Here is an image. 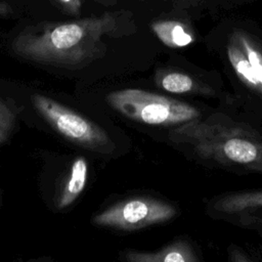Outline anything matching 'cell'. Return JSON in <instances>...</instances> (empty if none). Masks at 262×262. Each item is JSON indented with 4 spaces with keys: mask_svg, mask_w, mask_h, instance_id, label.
Instances as JSON below:
<instances>
[{
    "mask_svg": "<svg viewBox=\"0 0 262 262\" xmlns=\"http://www.w3.org/2000/svg\"><path fill=\"white\" fill-rule=\"evenodd\" d=\"M168 141L193 163L237 175H262V125L225 108L169 127Z\"/></svg>",
    "mask_w": 262,
    "mask_h": 262,
    "instance_id": "6da1fadb",
    "label": "cell"
},
{
    "mask_svg": "<svg viewBox=\"0 0 262 262\" xmlns=\"http://www.w3.org/2000/svg\"><path fill=\"white\" fill-rule=\"evenodd\" d=\"M119 13L104 12L72 21L46 23L30 27L12 41L13 51L29 60L57 67H79L103 55L105 36L125 30Z\"/></svg>",
    "mask_w": 262,
    "mask_h": 262,
    "instance_id": "7a4b0ae2",
    "label": "cell"
},
{
    "mask_svg": "<svg viewBox=\"0 0 262 262\" xmlns=\"http://www.w3.org/2000/svg\"><path fill=\"white\" fill-rule=\"evenodd\" d=\"M220 60L230 88L225 108L262 125V42L246 31L234 30Z\"/></svg>",
    "mask_w": 262,
    "mask_h": 262,
    "instance_id": "3957f363",
    "label": "cell"
},
{
    "mask_svg": "<svg viewBox=\"0 0 262 262\" xmlns=\"http://www.w3.org/2000/svg\"><path fill=\"white\" fill-rule=\"evenodd\" d=\"M106 101L133 121L167 128L202 118L214 108L135 88L114 91Z\"/></svg>",
    "mask_w": 262,
    "mask_h": 262,
    "instance_id": "277c9868",
    "label": "cell"
},
{
    "mask_svg": "<svg viewBox=\"0 0 262 262\" xmlns=\"http://www.w3.org/2000/svg\"><path fill=\"white\" fill-rule=\"evenodd\" d=\"M31 99L39 114L68 140L100 154H111L115 149L107 133L82 115L41 94H33Z\"/></svg>",
    "mask_w": 262,
    "mask_h": 262,
    "instance_id": "5b68a950",
    "label": "cell"
},
{
    "mask_svg": "<svg viewBox=\"0 0 262 262\" xmlns=\"http://www.w3.org/2000/svg\"><path fill=\"white\" fill-rule=\"evenodd\" d=\"M177 214V208L171 203L145 195L132 196L100 212L92 222L121 230H137L168 222Z\"/></svg>",
    "mask_w": 262,
    "mask_h": 262,
    "instance_id": "8992f818",
    "label": "cell"
},
{
    "mask_svg": "<svg viewBox=\"0 0 262 262\" xmlns=\"http://www.w3.org/2000/svg\"><path fill=\"white\" fill-rule=\"evenodd\" d=\"M205 214L243 228L262 230V188L225 191L208 199Z\"/></svg>",
    "mask_w": 262,
    "mask_h": 262,
    "instance_id": "52a82bcc",
    "label": "cell"
},
{
    "mask_svg": "<svg viewBox=\"0 0 262 262\" xmlns=\"http://www.w3.org/2000/svg\"><path fill=\"white\" fill-rule=\"evenodd\" d=\"M156 84L162 90L176 94L201 98H216L222 106L228 103V91L224 87L221 75L205 70L161 69L156 74Z\"/></svg>",
    "mask_w": 262,
    "mask_h": 262,
    "instance_id": "ba28073f",
    "label": "cell"
},
{
    "mask_svg": "<svg viewBox=\"0 0 262 262\" xmlns=\"http://www.w3.org/2000/svg\"><path fill=\"white\" fill-rule=\"evenodd\" d=\"M125 259L130 262H200L198 247L187 238H178L156 252L129 251Z\"/></svg>",
    "mask_w": 262,
    "mask_h": 262,
    "instance_id": "9c48e42d",
    "label": "cell"
},
{
    "mask_svg": "<svg viewBox=\"0 0 262 262\" xmlns=\"http://www.w3.org/2000/svg\"><path fill=\"white\" fill-rule=\"evenodd\" d=\"M151 30L159 40L170 48H182L194 42L191 30L179 20H158L151 24Z\"/></svg>",
    "mask_w": 262,
    "mask_h": 262,
    "instance_id": "30bf717a",
    "label": "cell"
},
{
    "mask_svg": "<svg viewBox=\"0 0 262 262\" xmlns=\"http://www.w3.org/2000/svg\"><path fill=\"white\" fill-rule=\"evenodd\" d=\"M88 163L85 158H77L71 167L69 178L59 195L57 206L59 209H64L72 205L84 190L87 183Z\"/></svg>",
    "mask_w": 262,
    "mask_h": 262,
    "instance_id": "8fae6325",
    "label": "cell"
},
{
    "mask_svg": "<svg viewBox=\"0 0 262 262\" xmlns=\"http://www.w3.org/2000/svg\"><path fill=\"white\" fill-rule=\"evenodd\" d=\"M15 118L16 114L13 108L0 98V144L7 139L8 135L12 131Z\"/></svg>",
    "mask_w": 262,
    "mask_h": 262,
    "instance_id": "7c38bea8",
    "label": "cell"
},
{
    "mask_svg": "<svg viewBox=\"0 0 262 262\" xmlns=\"http://www.w3.org/2000/svg\"><path fill=\"white\" fill-rule=\"evenodd\" d=\"M228 260L232 262H248L253 261L251 257L248 256V254L236 246H229L228 248Z\"/></svg>",
    "mask_w": 262,
    "mask_h": 262,
    "instance_id": "4fadbf2b",
    "label": "cell"
},
{
    "mask_svg": "<svg viewBox=\"0 0 262 262\" xmlns=\"http://www.w3.org/2000/svg\"><path fill=\"white\" fill-rule=\"evenodd\" d=\"M62 8L69 13L78 14L81 10V0H57Z\"/></svg>",
    "mask_w": 262,
    "mask_h": 262,
    "instance_id": "5bb4252c",
    "label": "cell"
},
{
    "mask_svg": "<svg viewBox=\"0 0 262 262\" xmlns=\"http://www.w3.org/2000/svg\"><path fill=\"white\" fill-rule=\"evenodd\" d=\"M10 10H11V8L7 3L0 1V15H5V14L9 13Z\"/></svg>",
    "mask_w": 262,
    "mask_h": 262,
    "instance_id": "9a60e30c",
    "label": "cell"
}]
</instances>
